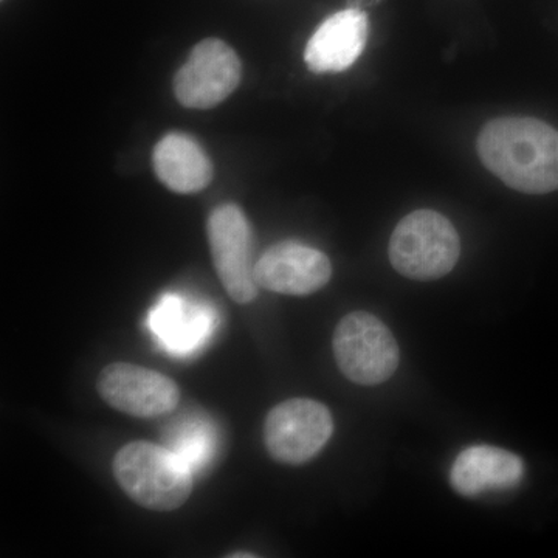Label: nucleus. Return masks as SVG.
Masks as SVG:
<instances>
[{"label":"nucleus","instance_id":"f257e3e1","mask_svg":"<svg viewBox=\"0 0 558 558\" xmlns=\"http://www.w3.org/2000/svg\"><path fill=\"white\" fill-rule=\"evenodd\" d=\"M484 167L512 190H558V131L532 117H499L484 124L476 142Z\"/></svg>","mask_w":558,"mask_h":558},{"label":"nucleus","instance_id":"f03ea898","mask_svg":"<svg viewBox=\"0 0 558 558\" xmlns=\"http://www.w3.org/2000/svg\"><path fill=\"white\" fill-rule=\"evenodd\" d=\"M113 475L124 494L142 508L171 512L193 492V472L168 447L135 440L113 458Z\"/></svg>","mask_w":558,"mask_h":558},{"label":"nucleus","instance_id":"7ed1b4c3","mask_svg":"<svg viewBox=\"0 0 558 558\" xmlns=\"http://www.w3.org/2000/svg\"><path fill=\"white\" fill-rule=\"evenodd\" d=\"M461 255V241L446 216L417 209L405 216L391 234L389 260L403 277L433 281L449 275Z\"/></svg>","mask_w":558,"mask_h":558},{"label":"nucleus","instance_id":"20e7f679","mask_svg":"<svg viewBox=\"0 0 558 558\" xmlns=\"http://www.w3.org/2000/svg\"><path fill=\"white\" fill-rule=\"evenodd\" d=\"M341 373L354 384H384L399 366V344L384 322L368 312H352L340 319L332 339Z\"/></svg>","mask_w":558,"mask_h":558},{"label":"nucleus","instance_id":"39448f33","mask_svg":"<svg viewBox=\"0 0 558 558\" xmlns=\"http://www.w3.org/2000/svg\"><path fill=\"white\" fill-rule=\"evenodd\" d=\"M333 433L328 407L312 399H290L269 411L264 444L275 461L300 465L317 457Z\"/></svg>","mask_w":558,"mask_h":558},{"label":"nucleus","instance_id":"423d86ee","mask_svg":"<svg viewBox=\"0 0 558 558\" xmlns=\"http://www.w3.org/2000/svg\"><path fill=\"white\" fill-rule=\"evenodd\" d=\"M209 250L216 274L227 293L240 304L258 296L253 263V233L238 205L223 204L213 209L207 222Z\"/></svg>","mask_w":558,"mask_h":558},{"label":"nucleus","instance_id":"0eeeda50","mask_svg":"<svg viewBox=\"0 0 558 558\" xmlns=\"http://www.w3.org/2000/svg\"><path fill=\"white\" fill-rule=\"evenodd\" d=\"M242 78L236 51L220 39H205L191 50L174 76V94L189 109H211L230 97Z\"/></svg>","mask_w":558,"mask_h":558},{"label":"nucleus","instance_id":"6e6552de","mask_svg":"<svg viewBox=\"0 0 558 558\" xmlns=\"http://www.w3.org/2000/svg\"><path fill=\"white\" fill-rule=\"evenodd\" d=\"M97 389L109 407L134 417L163 416L180 402L174 380L132 363H110L98 376Z\"/></svg>","mask_w":558,"mask_h":558},{"label":"nucleus","instance_id":"1a4fd4ad","mask_svg":"<svg viewBox=\"0 0 558 558\" xmlns=\"http://www.w3.org/2000/svg\"><path fill=\"white\" fill-rule=\"evenodd\" d=\"M330 277L332 266L325 253L293 241L271 245L255 266L259 288L281 295H311L325 288Z\"/></svg>","mask_w":558,"mask_h":558},{"label":"nucleus","instance_id":"9d476101","mask_svg":"<svg viewBox=\"0 0 558 558\" xmlns=\"http://www.w3.org/2000/svg\"><path fill=\"white\" fill-rule=\"evenodd\" d=\"M369 36L365 11L341 10L315 31L304 49V61L314 73L344 72L359 60Z\"/></svg>","mask_w":558,"mask_h":558},{"label":"nucleus","instance_id":"9b49d317","mask_svg":"<svg viewBox=\"0 0 558 558\" xmlns=\"http://www.w3.org/2000/svg\"><path fill=\"white\" fill-rule=\"evenodd\" d=\"M216 312L204 303H194L167 293L149 314V328L161 347L172 355L199 351L216 328Z\"/></svg>","mask_w":558,"mask_h":558},{"label":"nucleus","instance_id":"f8f14e48","mask_svg":"<svg viewBox=\"0 0 558 558\" xmlns=\"http://www.w3.org/2000/svg\"><path fill=\"white\" fill-rule=\"evenodd\" d=\"M524 464L512 451L494 446H473L451 465V487L462 497L475 498L490 490H508L523 480Z\"/></svg>","mask_w":558,"mask_h":558},{"label":"nucleus","instance_id":"ddd939ff","mask_svg":"<svg viewBox=\"0 0 558 558\" xmlns=\"http://www.w3.org/2000/svg\"><path fill=\"white\" fill-rule=\"evenodd\" d=\"M153 165L160 182L179 194L199 193L215 174L211 160L199 143L180 132L165 135L157 143Z\"/></svg>","mask_w":558,"mask_h":558},{"label":"nucleus","instance_id":"4468645a","mask_svg":"<svg viewBox=\"0 0 558 558\" xmlns=\"http://www.w3.org/2000/svg\"><path fill=\"white\" fill-rule=\"evenodd\" d=\"M168 449L178 454L194 475L208 465L215 457V428L204 418L193 417L179 422L178 427L171 432Z\"/></svg>","mask_w":558,"mask_h":558},{"label":"nucleus","instance_id":"2eb2a0df","mask_svg":"<svg viewBox=\"0 0 558 558\" xmlns=\"http://www.w3.org/2000/svg\"><path fill=\"white\" fill-rule=\"evenodd\" d=\"M384 0H348V9L363 10L379 5Z\"/></svg>","mask_w":558,"mask_h":558},{"label":"nucleus","instance_id":"dca6fc26","mask_svg":"<svg viewBox=\"0 0 558 558\" xmlns=\"http://www.w3.org/2000/svg\"><path fill=\"white\" fill-rule=\"evenodd\" d=\"M231 558H238V557H241V558H245V557H256L255 554H230Z\"/></svg>","mask_w":558,"mask_h":558}]
</instances>
